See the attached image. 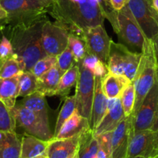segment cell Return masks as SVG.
Segmentation results:
<instances>
[{
  "label": "cell",
  "instance_id": "6da1fadb",
  "mask_svg": "<svg viewBox=\"0 0 158 158\" xmlns=\"http://www.w3.org/2000/svg\"><path fill=\"white\" fill-rule=\"evenodd\" d=\"M3 33L10 40L13 53L23 71H30L33 65L46 57L42 46V28L48 20L46 14L30 19L10 20L5 19Z\"/></svg>",
  "mask_w": 158,
  "mask_h": 158
},
{
  "label": "cell",
  "instance_id": "7a4b0ae2",
  "mask_svg": "<svg viewBox=\"0 0 158 158\" xmlns=\"http://www.w3.org/2000/svg\"><path fill=\"white\" fill-rule=\"evenodd\" d=\"M49 13L69 34L81 39L86 30L103 25L109 15L104 0H57Z\"/></svg>",
  "mask_w": 158,
  "mask_h": 158
},
{
  "label": "cell",
  "instance_id": "3957f363",
  "mask_svg": "<svg viewBox=\"0 0 158 158\" xmlns=\"http://www.w3.org/2000/svg\"><path fill=\"white\" fill-rule=\"evenodd\" d=\"M156 60L153 52V42L147 40L144 45L137 71L133 79L136 98L131 115H134L140 107L141 103L153 86L156 74Z\"/></svg>",
  "mask_w": 158,
  "mask_h": 158
},
{
  "label": "cell",
  "instance_id": "277c9868",
  "mask_svg": "<svg viewBox=\"0 0 158 158\" xmlns=\"http://www.w3.org/2000/svg\"><path fill=\"white\" fill-rule=\"evenodd\" d=\"M114 29L122 44L133 52L142 54L147 39L128 6L115 13Z\"/></svg>",
  "mask_w": 158,
  "mask_h": 158
},
{
  "label": "cell",
  "instance_id": "5b68a950",
  "mask_svg": "<svg viewBox=\"0 0 158 158\" xmlns=\"http://www.w3.org/2000/svg\"><path fill=\"white\" fill-rule=\"evenodd\" d=\"M142 54L133 52L122 44L111 40L106 65L109 73L127 77L133 82L137 71Z\"/></svg>",
  "mask_w": 158,
  "mask_h": 158
},
{
  "label": "cell",
  "instance_id": "8992f818",
  "mask_svg": "<svg viewBox=\"0 0 158 158\" xmlns=\"http://www.w3.org/2000/svg\"><path fill=\"white\" fill-rule=\"evenodd\" d=\"M16 121V127H20L26 134L42 139L46 142L54 139V134L50 129L49 123L44 122L36 113L23 107L19 103L10 109Z\"/></svg>",
  "mask_w": 158,
  "mask_h": 158
},
{
  "label": "cell",
  "instance_id": "52a82bcc",
  "mask_svg": "<svg viewBox=\"0 0 158 158\" xmlns=\"http://www.w3.org/2000/svg\"><path fill=\"white\" fill-rule=\"evenodd\" d=\"M138 25L147 40L158 39V12L152 0H130L127 3Z\"/></svg>",
  "mask_w": 158,
  "mask_h": 158
},
{
  "label": "cell",
  "instance_id": "ba28073f",
  "mask_svg": "<svg viewBox=\"0 0 158 158\" xmlns=\"http://www.w3.org/2000/svg\"><path fill=\"white\" fill-rule=\"evenodd\" d=\"M0 3L8 14L7 19L20 20L49 13L53 2L51 0H0Z\"/></svg>",
  "mask_w": 158,
  "mask_h": 158
},
{
  "label": "cell",
  "instance_id": "9c48e42d",
  "mask_svg": "<svg viewBox=\"0 0 158 158\" xmlns=\"http://www.w3.org/2000/svg\"><path fill=\"white\" fill-rule=\"evenodd\" d=\"M79 66V77L76 84V110L89 121L92 112L95 90V75L93 72L77 62Z\"/></svg>",
  "mask_w": 158,
  "mask_h": 158
},
{
  "label": "cell",
  "instance_id": "30bf717a",
  "mask_svg": "<svg viewBox=\"0 0 158 158\" xmlns=\"http://www.w3.org/2000/svg\"><path fill=\"white\" fill-rule=\"evenodd\" d=\"M158 104V68L153 86L141 103L134 115H130L133 121V133L151 130L155 120Z\"/></svg>",
  "mask_w": 158,
  "mask_h": 158
},
{
  "label": "cell",
  "instance_id": "8fae6325",
  "mask_svg": "<svg viewBox=\"0 0 158 158\" xmlns=\"http://www.w3.org/2000/svg\"><path fill=\"white\" fill-rule=\"evenodd\" d=\"M69 32L58 22L46 20L42 28V46L47 55L57 57L68 44Z\"/></svg>",
  "mask_w": 158,
  "mask_h": 158
},
{
  "label": "cell",
  "instance_id": "7c38bea8",
  "mask_svg": "<svg viewBox=\"0 0 158 158\" xmlns=\"http://www.w3.org/2000/svg\"><path fill=\"white\" fill-rule=\"evenodd\" d=\"M82 40L85 44L88 54H93L100 60L107 64L111 40L103 25L96 26L86 30L84 32Z\"/></svg>",
  "mask_w": 158,
  "mask_h": 158
},
{
  "label": "cell",
  "instance_id": "4fadbf2b",
  "mask_svg": "<svg viewBox=\"0 0 158 158\" xmlns=\"http://www.w3.org/2000/svg\"><path fill=\"white\" fill-rule=\"evenodd\" d=\"M158 156L155 153L154 132L152 130L131 133L127 156H143L152 158Z\"/></svg>",
  "mask_w": 158,
  "mask_h": 158
},
{
  "label": "cell",
  "instance_id": "5bb4252c",
  "mask_svg": "<svg viewBox=\"0 0 158 158\" xmlns=\"http://www.w3.org/2000/svg\"><path fill=\"white\" fill-rule=\"evenodd\" d=\"M133 132L131 116L125 117L116 128L112 132L111 148L112 158H126L127 156L129 142Z\"/></svg>",
  "mask_w": 158,
  "mask_h": 158
},
{
  "label": "cell",
  "instance_id": "9a60e30c",
  "mask_svg": "<svg viewBox=\"0 0 158 158\" xmlns=\"http://www.w3.org/2000/svg\"><path fill=\"white\" fill-rule=\"evenodd\" d=\"M125 117L120 98H109L107 112L93 131L94 135L97 136L102 133L113 131Z\"/></svg>",
  "mask_w": 158,
  "mask_h": 158
},
{
  "label": "cell",
  "instance_id": "2e32d148",
  "mask_svg": "<svg viewBox=\"0 0 158 158\" xmlns=\"http://www.w3.org/2000/svg\"><path fill=\"white\" fill-rule=\"evenodd\" d=\"M102 77H95V90L91 112L89 125L92 130H95L106 115L108 111V99L102 87Z\"/></svg>",
  "mask_w": 158,
  "mask_h": 158
},
{
  "label": "cell",
  "instance_id": "e0dca14e",
  "mask_svg": "<svg viewBox=\"0 0 158 158\" xmlns=\"http://www.w3.org/2000/svg\"><path fill=\"white\" fill-rule=\"evenodd\" d=\"M80 136L68 139H53L48 142L47 158H74L77 153Z\"/></svg>",
  "mask_w": 158,
  "mask_h": 158
},
{
  "label": "cell",
  "instance_id": "ac0fdd59",
  "mask_svg": "<svg viewBox=\"0 0 158 158\" xmlns=\"http://www.w3.org/2000/svg\"><path fill=\"white\" fill-rule=\"evenodd\" d=\"M89 130H91L89 121L80 115L75 109L74 113L63 124L58 133L54 136V139H68L81 136Z\"/></svg>",
  "mask_w": 158,
  "mask_h": 158
},
{
  "label": "cell",
  "instance_id": "d6986e66",
  "mask_svg": "<svg viewBox=\"0 0 158 158\" xmlns=\"http://www.w3.org/2000/svg\"><path fill=\"white\" fill-rule=\"evenodd\" d=\"M48 142L25 134L21 139L19 158H47Z\"/></svg>",
  "mask_w": 158,
  "mask_h": 158
},
{
  "label": "cell",
  "instance_id": "ffe728a7",
  "mask_svg": "<svg viewBox=\"0 0 158 158\" xmlns=\"http://www.w3.org/2000/svg\"><path fill=\"white\" fill-rule=\"evenodd\" d=\"M132 83L127 77L108 73L102 80V87L108 98H120L124 89Z\"/></svg>",
  "mask_w": 158,
  "mask_h": 158
},
{
  "label": "cell",
  "instance_id": "44dd1931",
  "mask_svg": "<svg viewBox=\"0 0 158 158\" xmlns=\"http://www.w3.org/2000/svg\"><path fill=\"white\" fill-rule=\"evenodd\" d=\"M62 73L54 66L45 74L37 78L36 81V92L44 96L56 95L59 81L62 76Z\"/></svg>",
  "mask_w": 158,
  "mask_h": 158
},
{
  "label": "cell",
  "instance_id": "7402d4cb",
  "mask_svg": "<svg viewBox=\"0 0 158 158\" xmlns=\"http://www.w3.org/2000/svg\"><path fill=\"white\" fill-rule=\"evenodd\" d=\"M19 74L10 78H0V101L10 109L14 107L19 97Z\"/></svg>",
  "mask_w": 158,
  "mask_h": 158
},
{
  "label": "cell",
  "instance_id": "603a6c76",
  "mask_svg": "<svg viewBox=\"0 0 158 158\" xmlns=\"http://www.w3.org/2000/svg\"><path fill=\"white\" fill-rule=\"evenodd\" d=\"M99 143L93 130H89L80 136L77 155L78 158H96Z\"/></svg>",
  "mask_w": 158,
  "mask_h": 158
},
{
  "label": "cell",
  "instance_id": "cb8c5ba5",
  "mask_svg": "<svg viewBox=\"0 0 158 158\" xmlns=\"http://www.w3.org/2000/svg\"><path fill=\"white\" fill-rule=\"evenodd\" d=\"M21 139L16 132L5 133L0 141V158H19Z\"/></svg>",
  "mask_w": 158,
  "mask_h": 158
},
{
  "label": "cell",
  "instance_id": "d4e9b609",
  "mask_svg": "<svg viewBox=\"0 0 158 158\" xmlns=\"http://www.w3.org/2000/svg\"><path fill=\"white\" fill-rule=\"evenodd\" d=\"M19 103L23 107L37 114L44 122L49 123L48 106H47L44 95L36 92L28 96L24 97L23 99Z\"/></svg>",
  "mask_w": 158,
  "mask_h": 158
},
{
  "label": "cell",
  "instance_id": "484cf974",
  "mask_svg": "<svg viewBox=\"0 0 158 158\" xmlns=\"http://www.w3.org/2000/svg\"><path fill=\"white\" fill-rule=\"evenodd\" d=\"M79 77V66L76 63L69 70L62 74L59 81L56 95L66 96L73 86L76 85Z\"/></svg>",
  "mask_w": 158,
  "mask_h": 158
},
{
  "label": "cell",
  "instance_id": "4316f807",
  "mask_svg": "<svg viewBox=\"0 0 158 158\" xmlns=\"http://www.w3.org/2000/svg\"><path fill=\"white\" fill-rule=\"evenodd\" d=\"M20 63L15 54L9 57H0V78H10L23 72Z\"/></svg>",
  "mask_w": 158,
  "mask_h": 158
},
{
  "label": "cell",
  "instance_id": "83f0119b",
  "mask_svg": "<svg viewBox=\"0 0 158 158\" xmlns=\"http://www.w3.org/2000/svg\"><path fill=\"white\" fill-rule=\"evenodd\" d=\"M37 78L30 71H23L19 77V97H27L36 92Z\"/></svg>",
  "mask_w": 158,
  "mask_h": 158
},
{
  "label": "cell",
  "instance_id": "f1b7e54d",
  "mask_svg": "<svg viewBox=\"0 0 158 158\" xmlns=\"http://www.w3.org/2000/svg\"><path fill=\"white\" fill-rule=\"evenodd\" d=\"M76 109V98L75 95L68 97L65 99L64 103L62 106L60 112H59L58 117H57V123H56L55 130H54V137L56 134L60 130L63 124L68 120V118L71 116Z\"/></svg>",
  "mask_w": 158,
  "mask_h": 158
},
{
  "label": "cell",
  "instance_id": "f546056e",
  "mask_svg": "<svg viewBox=\"0 0 158 158\" xmlns=\"http://www.w3.org/2000/svg\"><path fill=\"white\" fill-rule=\"evenodd\" d=\"M16 121L11 110L0 101V131L3 133L16 132Z\"/></svg>",
  "mask_w": 158,
  "mask_h": 158
},
{
  "label": "cell",
  "instance_id": "4dcf8cb0",
  "mask_svg": "<svg viewBox=\"0 0 158 158\" xmlns=\"http://www.w3.org/2000/svg\"><path fill=\"white\" fill-rule=\"evenodd\" d=\"M135 98H136V92H135L134 85L132 82L124 89L119 98L126 117H129L133 113Z\"/></svg>",
  "mask_w": 158,
  "mask_h": 158
},
{
  "label": "cell",
  "instance_id": "1f68e13d",
  "mask_svg": "<svg viewBox=\"0 0 158 158\" xmlns=\"http://www.w3.org/2000/svg\"><path fill=\"white\" fill-rule=\"evenodd\" d=\"M68 48L72 52L75 61L77 63L82 60L87 54L85 44L84 40L81 37L74 34H69Z\"/></svg>",
  "mask_w": 158,
  "mask_h": 158
},
{
  "label": "cell",
  "instance_id": "d6a6232c",
  "mask_svg": "<svg viewBox=\"0 0 158 158\" xmlns=\"http://www.w3.org/2000/svg\"><path fill=\"white\" fill-rule=\"evenodd\" d=\"M57 64V57L46 56L43 58L40 59L30 70V72L36 77H40L44 74L51 70Z\"/></svg>",
  "mask_w": 158,
  "mask_h": 158
},
{
  "label": "cell",
  "instance_id": "836d02e7",
  "mask_svg": "<svg viewBox=\"0 0 158 158\" xmlns=\"http://www.w3.org/2000/svg\"><path fill=\"white\" fill-rule=\"evenodd\" d=\"M77 62L75 61L74 55L72 52L68 48H67L61 54H59L57 57V67L60 72L64 74L68 70H69L73 65H74Z\"/></svg>",
  "mask_w": 158,
  "mask_h": 158
},
{
  "label": "cell",
  "instance_id": "e575fe53",
  "mask_svg": "<svg viewBox=\"0 0 158 158\" xmlns=\"http://www.w3.org/2000/svg\"><path fill=\"white\" fill-rule=\"evenodd\" d=\"M13 48L10 40L4 35H2V38L0 40V57H9L13 55Z\"/></svg>",
  "mask_w": 158,
  "mask_h": 158
},
{
  "label": "cell",
  "instance_id": "d590c367",
  "mask_svg": "<svg viewBox=\"0 0 158 158\" xmlns=\"http://www.w3.org/2000/svg\"><path fill=\"white\" fill-rule=\"evenodd\" d=\"M99 60V59L97 57H95L93 54H88L85 55V57L83 58L82 60H81V63L83 66L87 68L88 69L90 70L91 71H93L94 68L96 66L97 63Z\"/></svg>",
  "mask_w": 158,
  "mask_h": 158
},
{
  "label": "cell",
  "instance_id": "8d00e7d4",
  "mask_svg": "<svg viewBox=\"0 0 158 158\" xmlns=\"http://www.w3.org/2000/svg\"><path fill=\"white\" fill-rule=\"evenodd\" d=\"M92 72H93L95 77H100L103 78V77L109 73V71H108V68L106 64H105L104 62H102V60H99L98 61V63H97L96 66L94 68Z\"/></svg>",
  "mask_w": 158,
  "mask_h": 158
},
{
  "label": "cell",
  "instance_id": "74e56055",
  "mask_svg": "<svg viewBox=\"0 0 158 158\" xmlns=\"http://www.w3.org/2000/svg\"><path fill=\"white\" fill-rule=\"evenodd\" d=\"M129 2H130V0H107L109 6L114 11L120 10L125 6H127Z\"/></svg>",
  "mask_w": 158,
  "mask_h": 158
},
{
  "label": "cell",
  "instance_id": "f35d334b",
  "mask_svg": "<svg viewBox=\"0 0 158 158\" xmlns=\"http://www.w3.org/2000/svg\"><path fill=\"white\" fill-rule=\"evenodd\" d=\"M153 52H154V56H155V60H156V66L158 68V39L156 40H155L154 42H153Z\"/></svg>",
  "mask_w": 158,
  "mask_h": 158
},
{
  "label": "cell",
  "instance_id": "ab89813d",
  "mask_svg": "<svg viewBox=\"0 0 158 158\" xmlns=\"http://www.w3.org/2000/svg\"><path fill=\"white\" fill-rule=\"evenodd\" d=\"M153 131H157L158 130V104H157V109H156V116H155V120L153 123V127L151 129Z\"/></svg>",
  "mask_w": 158,
  "mask_h": 158
},
{
  "label": "cell",
  "instance_id": "60d3db41",
  "mask_svg": "<svg viewBox=\"0 0 158 158\" xmlns=\"http://www.w3.org/2000/svg\"><path fill=\"white\" fill-rule=\"evenodd\" d=\"M8 16V14H7L6 11L3 9V7L2 6L1 3H0V20H2V19H6Z\"/></svg>",
  "mask_w": 158,
  "mask_h": 158
},
{
  "label": "cell",
  "instance_id": "b9f144b4",
  "mask_svg": "<svg viewBox=\"0 0 158 158\" xmlns=\"http://www.w3.org/2000/svg\"><path fill=\"white\" fill-rule=\"evenodd\" d=\"M152 2H153V5L154 6V8L158 12V0H152Z\"/></svg>",
  "mask_w": 158,
  "mask_h": 158
},
{
  "label": "cell",
  "instance_id": "7bdbcfd3",
  "mask_svg": "<svg viewBox=\"0 0 158 158\" xmlns=\"http://www.w3.org/2000/svg\"><path fill=\"white\" fill-rule=\"evenodd\" d=\"M5 24H6V20L5 19H2V20H0V30L2 28H3L5 27Z\"/></svg>",
  "mask_w": 158,
  "mask_h": 158
},
{
  "label": "cell",
  "instance_id": "ee69618b",
  "mask_svg": "<svg viewBox=\"0 0 158 158\" xmlns=\"http://www.w3.org/2000/svg\"><path fill=\"white\" fill-rule=\"evenodd\" d=\"M4 135H5V133H3V132H1V131H0V141L2 140V138L4 137Z\"/></svg>",
  "mask_w": 158,
  "mask_h": 158
},
{
  "label": "cell",
  "instance_id": "f6af8a7d",
  "mask_svg": "<svg viewBox=\"0 0 158 158\" xmlns=\"http://www.w3.org/2000/svg\"><path fill=\"white\" fill-rule=\"evenodd\" d=\"M5 25H6V24H5ZM4 27H3V28L1 29V30H0V40H1V38H2V35H3V29H4Z\"/></svg>",
  "mask_w": 158,
  "mask_h": 158
},
{
  "label": "cell",
  "instance_id": "bcb514c9",
  "mask_svg": "<svg viewBox=\"0 0 158 158\" xmlns=\"http://www.w3.org/2000/svg\"><path fill=\"white\" fill-rule=\"evenodd\" d=\"M126 158H144L143 156H127Z\"/></svg>",
  "mask_w": 158,
  "mask_h": 158
},
{
  "label": "cell",
  "instance_id": "7dc6e473",
  "mask_svg": "<svg viewBox=\"0 0 158 158\" xmlns=\"http://www.w3.org/2000/svg\"><path fill=\"white\" fill-rule=\"evenodd\" d=\"M104 1H105V3H106V7H107V8H110V6H109V4H108V2H107V0H104Z\"/></svg>",
  "mask_w": 158,
  "mask_h": 158
},
{
  "label": "cell",
  "instance_id": "c3c4849f",
  "mask_svg": "<svg viewBox=\"0 0 158 158\" xmlns=\"http://www.w3.org/2000/svg\"><path fill=\"white\" fill-rule=\"evenodd\" d=\"M51 1H52L53 2H56V1H57V0H51Z\"/></svg>",
  "mask_w": 158,
  "mask_h": 158
},
{
  "label": "cell",
  "instance_id": "681fc988",
  "mask_svg": "<svg viewBox=\"0 0 158 158\" xmlns=\"http://www.w3.org/2000/svg\"><path fill=\"white\" fill-rule=\"evenodd\" d=\"M74 158H78V156H77V154H76V156H74Z\"/></svg>",
  "mask_w": 158,
  "mask_h": 158
},
{
  "label": "cell",
  "instance_id": "f907efd6",
  "mask_svg": "<svg viewBox=\"0 0 158 158\" xmlns=\"http://www.w3.org/2000/svg\"><path fill=\"white\" fill-rule=\"evenodd\" d=\"M152 158H158V156H154V157H152Z\"/></svg>",
  "mask_w": 158,
  "mask_h": 158
}]
</instances>
